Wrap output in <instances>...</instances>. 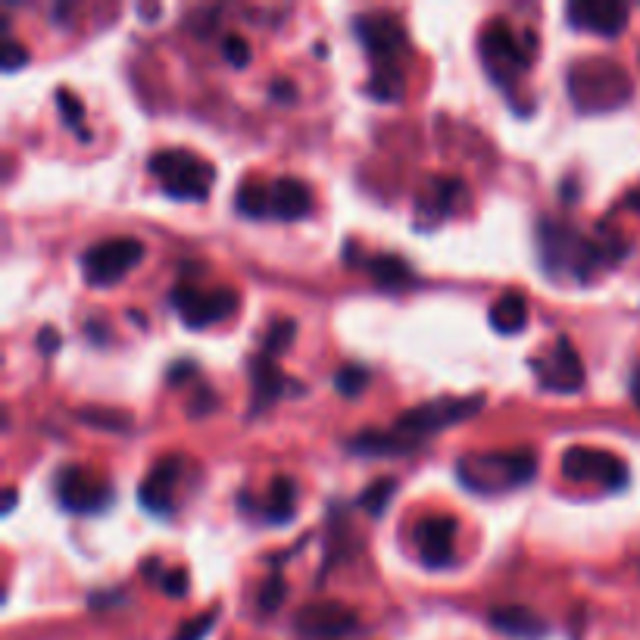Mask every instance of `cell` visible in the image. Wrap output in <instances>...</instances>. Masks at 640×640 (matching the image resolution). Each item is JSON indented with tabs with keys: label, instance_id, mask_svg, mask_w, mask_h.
Masks as SVG:
<instances>
[{
	"label": "cell",
	"instance_id": "obj_12",
	"mask_svg": "<svg viewBox=\"0 0 640 640\" xmlns=\"http://www.w3.org/2000/svg\"><path fill=\"white\" fill-rule=\"evenodd\" d=\"M531 366H534V372H537V378H541L544 388H550V391L569 394V391H578L581 381H584L581 356H578V350L569 344L566 335L556 338L553 350L547 353V360H534Z\"/></svg>",
	"mask_w": 640,
	"mask_h": 640
},
{
	"label": "cell",
	"instance_id": "obj_38",
	"mask_svg": "<svg viewBox=\"0 0 640 640\" xmlns=\"http://www.w3.org/2000/svg\"><path fill=\"white\" fill-rule=\"evenodd\" d=\"M188 372H194V363L191 360H178V363H172L169 366V381H185L188 378Z\"/></svg>",
	"mask_w": 640,
	"mask_h": 640
},
{
	"label": "cell",
	"instance_id": "obj_11",
	"mask_svg": "<svg viewBox=\"0 0 640 640\" xmlns=\"http://www.w3.org/2000/svg\"><path fill=\"white\" fill-rule=\"evenodd\" d=\"M353 32L363 41V47L378 60H391L406 41L403 22L388 10H366L353 16Z\"/></svg>",
	"mask_w": 640,
	"mask_h": 640
},
{
	"label": "cell",
	"instance_id": "obj_25",
	"mask_svg": "<svg viewBox=\"0 0 640 640\" xmlns=\"http://www.w3.org/2000/svg\"><path fill=\"white\" fill-rule=\"evenodd\" d=\"M369 275L378 281L381 288H400L413 278V269H409L400 256L381 253V256H375V260H369Z\"/></svg>",
	"mask_w": 640,
	"mask_h": 640
},
{
	"label": "cell",
	"instance_id": "obj_10",
	"mask_svg": "<svg viewBox=\"0 0 640 640\" xmlns=\"http://www.w3.org/2000/svg\"><path fill=\"white\" fill-rule=\"evenodd\" d=\"M478 44H481V60H484V66H488V72L494 75L497 82L506 79L512 69H519V66L528 63L525 50H522L519 38L512 35L506 19H491L488 25H484Z\"/></svg>",
	"mask_w": 640,
	"mask_h": 640
},
{
	"label": "cell",
	"instance_id": "obj_28",
	"mask_svg": "<svg viewBox=\"0 0 640 640\" xmlns=\"http://www.w3.org/2000/svg\"><path fill=\"white\" fill-rule=\"evenodd\" d=\"M369 378H372V375H369L366 366L347 363V366H341V369L335 372V388H338V394H344V397H360V394L366 391Z\"/></svg>",
	"mask_w": 640,
	"mask_h": 640
},
{
	"label": "cell",
	"instance_id": "obj_34",
	"mask_svg": "<svg viewBox=\"0 0 640 640\" xmlns=\"http://www.w3.org/2000/svg\"><path fill=\"white\" fill-rule=\"evenodd\" d=\"M25 63H29V50H25L19 41L7 38L4 47H0V69H4V72H16Z\"/></svg>",
	"mask_w": 640,
	"mask_h": 640
},
{
	"label": "cell",
	"instance_id": "obj_26",
	"mask_svg": "<svg viewBox=\"0 0 640 640\" xmlns=\"http://www.w3.org/2000/svg\"><path fill=\"white\" fill-rule=\"evenodd\" d=\"M394 491H397V481L394 478H378V481H372L369 488L356 497V503H360L369 516H381L384 512V506H388V500L394 497Z\"/></svg>",
	"mask_w": 640,
	"mask_h": 640
},
{
	"label": "cell",
	"instance_id": "obj_37",
	"mask_svg": "<svg viewBox=\"0 0 640 640\" xmlns=\"http://www.w3.org/2000/svg\"><path fill=\"white\" fill-rule=\"evenodd\" d=\"M38 347H41V353H54V350L60 347V331L50 328V325H44V328L38 331Z\"/></svg>",
	"mask_w": 640,
	"mask_h": 640
},
{
	"label": "cell",
	"instance_id": "obj_2",
	"mask_svg": "<svg viewBox=\"0 0 640 640\" xmlns=\"http://www.w3.org/2000/svg\"><path fill=\"white\" fill-rule=\"evenodd\" d=\"M569 97L581 113H597V110H612L622 107L631 94V79L628 72L603 57L594 60H578L569 66Z\"/></svg>",
	"mask_w": 640,
	"mask_h": 640
},
{
	"label": "cell",
	"instance_id": "obj_36",
	"mask_svg": "<svg viewBox=\"0 0 640 640\" xmlns=\"http://www.w3.org/2000/svg\"><path fill=\"white\" fill-rule=\"evenodd\" d=\"M269 97L278 100V104H294V97H297V88L288 82V79H275L269 85Z\"/></svg>",
	"mask_w": 640,
	"mask_h": 640
},
{
	"label": "cell",
	"instance_id": "obj_5",
	"mask_svg": "<svg viewBox=\"0 0 640 640\" xmlns=\"http://www.w3.org/2000/svg\"><path fill=\"white\" fill-rule=\"evenodd\" d=\"M144 260V244L132 235H116L91 244L82 253V272L88 285H116Z\"/></svg>",
	"mask_w": 640,
	"mask_h": 640
},
{
	"label": "cell",
	"instance_id": "obj_41",
	"mask_svg": "<svg viewBox=\"0 0 640 640\" xmlns=\"http://www.w3.org/2000/svg\"><path fill=\"white\" fill-rule=\"evenodd\" d=\"M625 200H628V207H634V210H640V188H634V191H631V194H628Z\"/></svg>",
	"mask_w": 640,
	"mask_h": 640
},
{
	"label": "cell",
	"instance_id": "obj_27",
	"mask_svg": "<svg viewBox=\"0 0 640 640\" xmlns=\"http://www.w3.org/2000/svg\"><path fill=\"white\" fill-rule=\"evenodd\" d=\"M294 331H297L294 319H275V322L266 328L263 344H260V353H263V356H269V360H275V356L294 341Z\"/></svg>",
	"mask_w": 640,
	"mask_h": 640
},
{
	"label": "cell",
	"instance_id": "obj_6",
	"mask_svg": "<svg viewBox=\"0 0 640 640\" xmlns=\"http://www.w3.org/2000/svg\"><path fill=\"white\" fill-rule=\"evenodd\" d=\"M481 403H484L481 394H472V397H438L431 403H419V406L406 409V413L397 416L394 431L397 434H413V438L419 441L422 434L441 431L447 425H456V422L469 419L472 413H478Z\"/></svg>",
	"mask_w": 640,
	"mask_h": 640
},
{
	"label": "cell",
	"instance_id": "obj_35",
	"mask_svg": "<svg viewBox=\"0 0 640 640\" xmlns=\"http://www.w3.org/2000/svg\"><path fill=\"white\" fill-rule=\"evenodd\" d=\"M160 587H163V594H169V597H185V594H188V572H185V569H169V572H163Z\"/></svg>",
	"mask_w": 640,
	"mask_h": 640
},
{
	"label": "cell",
	"instance_id": "obj_9",
	"mask_svg": "<svg viewBox=\"0 0 640 640\" xmlns=\"http://www.w3.org/2000/svg\"><path fill=\"white\" fill-rule=\"evenodd\" d=\"M562 475L572 481H600L606 488H622L628 481V466L609 450L569 447L562 453Z\"/></svg>",
	"mask_w": 640,
	"mask_h": 640
},
{
	"label": "cell",
	"instance_id": "obj_21",
	"mask_svg": "<svg viewBox=\"0 0 640 640\" xmlns=\"http://www.w3.org/2000/svg\"><path fill=\"white\" fill-rule=\"evenodd\" d=\"M347 447L363 456H397L413 450L416 438H403V434H391V431H363L356 434V438H350Z\"/></svg>",
	"mask_w": 640,
	"mask_h": 640
},
{
	"label": "cell",
	"instance_id": "obj_32",
	"mask_svg": "<svg viewBox=\"0 0 640 640\" xmlns=\"http://www.w3.org/2000/svg\"><path fill=\"white\" fill-rule=\"evenodd\" d=\"M222 57L232 63V66H247L250 63V44L238 35V32H228L222 38Z\"/></svg>",
	"mask_w": 640,
	"mask_h": 640
},
{
	"label": "cell",
	"instance_id": "obj_20",
	"mask_svg": "<svg viewBox=\"0 0 640 640\" xmlns=\"http://www.w3.org/2000/svg\"><path fill=\"white\" fill-rule=\"evenodd\" d=\"M488 319L500 335H516V331H522L528 322V303L519 291H506L491 303Z\"/></svg>",
	"mask_w": 640,
	"mask_h": 640
},
{
	"label": "cell",
	"instance_id": "obj_14",
	"mask_svg": "<svg viewBox=\"0 0 640 640\" xmlns=\"http://www.w3.org/2000/svg\"><path fill=\"white\" fill-rule=\"evenodd\" d=\"M566 16L575 29H587L597 35H619L628 22V7L619 0H575L566 7Z\"/></svg>",
	"mask_w": 640,
	"mask_h": 640
},
{
	"label": "cell",
	"instance_id": "obj_7",
	"mask_svg": "<svg viewBox=\"0 0 640 640\" xmlns=\"http://www.w3.org/2000/svg\"><path fill=\"white\" fill-rule=\"evenodd\" d=\"M54 494H57L60 506H66L72 512H97L113 500L110 481H104L88 469H79V466H63L57 472Z\"/></svg>",
	"mask_w": 640,
	"mask_h": 640
},
{
	"label": "cell",
	"instance_id": "obj_29",
	"mask_svg": "<svg viewBox=\"0 0 640 640\" xmlns=\"http://www.w3.org/2000/svg\"><path fill=\"white\" fill-rule=\"evenodd\" d=\"M366 88H369V94H375L378 100H397V97L403 94V82H400L397 69H391V66L375 69Z\"/></svg>",
	"mask_w": 640,
	"mask_h": 640
},
{
	"label": "cell",
	"instance_id": "obj_22",
	"mask_svg": "<svg viewBox=\"0 0 640 640\" xmlns=\"http://www.w3.org/2000/svg\"><path fill=\"white\" fill-rule=\"evenodd\" d=\"M235 207H238V213L253 216V219L272 213V188H266L260 178H244L235 191Z\"/></svg>",
	"mask_w": 640,
	"mask_h": 640
},
{
	"label": "cell",
	"instance_id": "obj_8",
	"mask_svg": "<svg viewBox=\"0 0 640 640\" xmlns=\"http://www.w3.org/2000/svg\"><path fill=\"white\" fill-rule=\"evenodd\" d=\"M169 300H172V306L178 310V316H182V322L188 328H203V325H210V322H216L225 313L235 310V291L232 288L200 291V288L188 285V281L175 285L169 291Z\"/></svg>",
	"mask_w": 640,
	"mask_h": 640
},
{
	"label": "cell",
	"instance_id": "obj_4",
	"mask_svg": "<svg viewBox=\"0 0 640 640\" xmlns=\"http://www.w3.org/2000/svg\"><path fill=\"white\" fill-rule=\"evenodd\" d=\"M147 172L157 178L163 194L172 200H203L213 185L210 160L197 157L188 147H163L147 160Z\"/></svg>",
	"mask_w": 640,
	"mask_h": 640
},
{
	"label": "cell",
	"instance_id": "obj_16",
	"mask_svg": "<svg viewBox=\"0 0 640 640\" xmlns=\"http://www.w3.org/2000/svg\"><path fill=\"white\" fill-rule=\"evenodd\" d=\"M178 478V456H160L138 484V500L150 512H166L172 500V484Z\"/></svg>",
	"mask_w": 640,
	"mask_h": 640
},
{
	"label": "cell",
	"instance_id": "obj_15",
	"mask_svg": "<svg viewBox=\"0 0 640 640\" xmlns=\"http://www.w3.org/2000/svg\"><path fill=\"white\" fill-rule=\"evenodd\" d=\"M453 541H456V522L447 516H434L419 522L416 528V547L428 569H444L453 562Z\"/></svg>",
	"mask_w": 640,
	"mask_h": 640
},
{
	"label": "cell",
	"instance_id": "obj_33",
	"mask_svg": "<svg viewBox=\"0 0 640 640\" xmlns=\"http://www.w3.org/2000/svg\"><path fill=\"white\" fill-rule=\"evenodd\" d=\"M57 107H60L63 122H66L69 128H79V125H82V116H85L82 100H79V97H72L66 88H57Z\"/></svg>",
	"mask_w": 640,
	"mask_h": 640
},
{
	"label": "cell",
	"instance_id": "obj_31",
	"mask_svg": "<svg viewBox=\"0 0 640 640\" xmlns=\"http://www.w3.org/2000/svg\"><path fill=\"white\" fill-rule=\"evenodd\" d=\"M216 606L213 609H207V612H200V616H194V619H188L182 628L175 631V637L172 640H203L210 634V628H213V622H216Z\"/></svg>",
	"mask_w": 640,
	"mask_h": 640
},
{
	"label": "cell",
	"instance_id": "obj_24",
	"mask_svg": "<svg viewBox=\"0 0 640 640\" xmlns=\"http://www.w3.org/2000/svg\"><path fill=\"white\" fill-rule=\"evenodd\" d=\"M75 419L88 428H100V431H125L128 422H132V413L113 409V406H82V409H75Z\"/></svg>",
	"mask_w": 640,
	"mask_h": 640
},
{
	"label": "cell",
	"instance_id": "obj_19",
	"mask_svg": "<svg viewBox=\"0 0 640 640\" xmlns=\"http://www.w3.org/2000/svg\"><path fill=\"white\" fill-rule=\"evenodd\" d=\"M250 381H253V413H260L263 406H269L281 394V388H285V375L278 372L275 360H269L263 353L253 356Z\"/></svg>",
	"mask_w": 640,
	"mask_h": 640
},
{
	"label": "cell",
	"instance_id": "obj_13",
	"mask_svg": "<svg viewBox=\"0 0 640 640\" xmlns=\"http://www.w3.org/2000/svg\"><path fill=\"white\" fill-rule=\"evenodd\" d=\"M294 628L300 634H310L316 640L325 637H341L347 631L356 628V612L338 600H316V603H306L297 616H294Z\"/></svg>",
	"mask_w": 640,
	"mask_h": 640
},
{
	"label": "cell",
	"instance_id": "obj_3",
	"mask_svg": "<svg viewBox=\"0 0 640 640\" xmlns=\"http://www.w3.org/2000/svg\"><path fill=\"white\" fill-rule=\"evenodd\" d=\"M537 466V456L531 450H491V453H472L456 463V475L466 488L478 494H497L516 484L531 481Z\"/></svg>",
	"mask_w": 640,
	"mask_h": 640
},
{
	"label": "cell",
	"instance_id": "obj_39",
	"mask_svg": "<svg viewBox=\"0 0 640 640\" xmlns=\"http://www.w3.org/2000/svg\"><path fill=\"white\" fill-rule=\"evenodd\" d=\"M16 506V488H4V512Z\"/></svg>",
	"mask_w": 640,
	"mask_h": 640
},
{
	"label": "cell",
	"instance_id": "obj_17",
	"mask_svg": "<svg viewBox=\"0 0 640 640\" xmlns=\"http://www.w3.org/2000/svg\"><path fill=\"white\" fill-rule=\"evenodd\" d=\"M313 207V194L300 178L294 175H281L272 182V213L281 222H294L300 216H306Z\"/></svg>",
	"mask_w": 640,
	"mask_h": 640
},
{
	"label": "cell",
	"instance_id": "obj_18",
	"mask_svg": "<svg viewBox=\"0 0 640 640\" xmlns=\"http://www.w3.org/2000/svg\"><path fill=\"white\" fill-rule=\"evenodd\" d=\"M488 622L497 631H503L509 637H519V640H537V637L547 634V622L525 606H497L488 612Z\"/></svg>",
	"mask_w": 640,
	"mask_h": 640
},
{
	"label": "cell",
	"instance_id": "obj_1",
	"mask_svg": "<svg viewBox=\"0 0 640 640\" xmlns=\"http://www.w3.org/2000/svg\"><path fill=\"white\" fill-rule=\"evenodd\" d=\"M537 253H541V266L547 272H572V275H587L597 266H606L622 256V241L616 235H578L559 219H537Z\"/></svg>",
	"mask_w": 640,
	"mask_h": 640
},
{
	"label": "cell",
	"instance_id": "obj_30",
	"mask_svg": "<svg viewBox=\"0 0 640 640\" xmlns=\"http://www.w3.org/2000/svg\"><path fill=\"white\" fill-rule=\"evenodd\" d=\"M285 594H288L285 578H281L278 572H272V575H266V578H263L260 594H256V600H260V609L272 612V609H278V606H281V600H285Z\"/></svg>",
	"mask_w": 640,
	"mask_h": 640
},
{
	"label": "cell",
	"instance_id": "obj_40",
	"mask_svg": "<svg viewBox=\"0 0 640 640\" xmlns=\"http://www.w3.org/2000/svg\"><path fill=\"white\" fill-rule=\"evenodd\" d=\"M631 397H634V403L640 406V369H637L634 378H631Z\"/></svg>",
	"mask_w": 640,
	"mask_h": 640
},
{
	"label": "cell",
	"instance_id": "obj_23",
	"mask_svg": "<svg viewBox=\"0 0 640 640\" xmlns=\"http://www.w3.org/2000/svg\"><path fill=\"white\" fill-rule=\"evenodd\" d=\"M291 516H294V481L288 475H275L269 484L266 519L269 522H288Z\"/></svg>",
	"mask_w": 640,
	"mask_h": 640
}]
</instances>
